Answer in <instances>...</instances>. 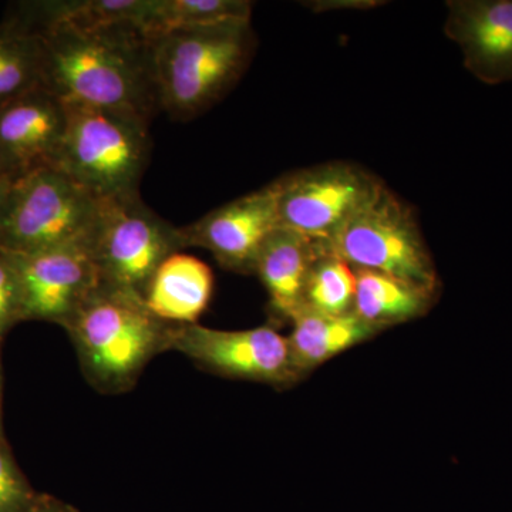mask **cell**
<instances>
[{
  "mask_svg": "<svg viewBox=\"0 0 512 512\" xmlns=\"http://www.w3.org/2000/svg\"><path fill=\"white\" fill-rule=\"evenodd\" d=\"M42 86L66 104L130 111L151 120L158 106L151 42L136 26L37 30Z\"/></svg>",
  "mask_w": 512,
  "mask_h": 512,
  "instance_id": "cell-1",
  "label": "cell"
},
{
  "mask_svg": "<svg viewBox=\"0 0 512 512\" xmlns=\"http://www.w3.org/2000/svg\"><path fill=\"white\" fill-rule=\"evenodd\" d=\"M173 323L157 318L137 293L100 282L64 325L90 386L121 394L148 363L171 350Z\"/></svg>",
  "mask_w": 512,
  "mask_h": 512,
  "instance_id": "cell-2",
  "label": "cell"
},
{
  "mask_svg": "<svg viewBox=\"0 0 512 512\" xmlns=\"http://www.w3.org/2000/svg\"><path fill=\"white\" fill-rule=\"evenodd\" d=\"M158 106L175 120L200 116L238 83L254 56L251 20L173 30L150 40Z\"/></svg>",
  "mask_w": 512,
  "mask_h": 512,
  "instance_id": "cell-3",
  "label": "cell"
},
{
  "mask_svg": "<svg viewBox=\"0 0 512 512\" xmlns=\"http://www.w3.org/2000/svg\"><path fill=\"white\" fill-rule=\"evenodd\" d=\"M55 167L99 200L137 197L150 157V120L130 111L67 104Z\"/></svg>",
  "mask_w": 512,
  "mask_h": 512,
  "instance_id": "cell-4",
  "label": "cell"
},
{
  "mask_svg": "<svg viewBox=\"0 0 512 512\" xmlns=\"http://www.w3.org/2000/svg\"><path fill=\"white\" fill-rule=\"evenodd\" d=\"M101 200L56 167L13 181L0 225V249L33 254L89 241Z\"/></svg>",
  "mask_w": 512,
  "mask_h": 512,
  "instance_id": "cell-5",
  "label": "cell"
},
{
  "mask_svg": "<svg viewBox=\"0 0 512 512\" xmlns=\"http://www.w3.org/2000/svg\"><path fill=\"white\" fill-rule=\"evenodd\" d=\"M329 245L355 269L382 272L440 293L439 274L414 211L384 184Z\"/></svg>",
  "mask_w": 512,
  "mask_h": 512,
  "instance_id": "cell-6",
  "label": "cell"
},
{
  "mask_svg": "<svg viewBox=\"0 0 512 512\" xmlns=\"http://www.w3.org/2000/svg\"><path fill=\"white\" fill-rule=\"evenodd\" d=\"M101 282L144 298L165 259L185 248L181 229L137 197L101 200L89 238Z\"/></svg>",
  "mask_w": 512,
  "mask_h": 512,
  "instance_id": "cell-7",
  "label": "cell"
},
{
  "mask_svg": "<svg viewBox=\"0 0 512 512\" xmlns=\"http://www.w3.org/2000/svg\"><path fill=\"white\" fill-rule=\"evenodd\" d=\"M279 227L330 242L383 183L352 163L303 168L276 180Z\"/></svg>",
  "mask_w": 512,
  "mask_h": 512,
  "instance_id": "cell-8",
  "label": "cell"
},
{
  "mask_svg": "<svg viewBox=\"0 0 512 512\" xmlns=\"http://www.w3.org/2000/svg\"><path fill=\"white\" fill-rule=\"evenodd\" d=\"M171 350L183 353L202 369L231 379L288 387L301 382L293 369L288 338L275 326L220 330L175 325Z\"/></svg>",
  "mask_w": 512,
  "mask_h": 512,
  "instance_id": "cell-9",
  "label": "cell"
},
{
  "mask_svg": "<svg viewBox=\"0 0 512 512\" xmlns=\"http://www.w3.org/2000/svg\"><path fill=\"white\" fill-rule=\"evenodd\" d=\"M5 254L18 276L23 322L43 320L64 328L101 282L89 241L33 254Z\"/></svg>",
  "mask_w": 512,
  "mask_h": 512,
  "instance_id": "cell-10",
  "label": "cell"
},
{
  "mask_svg": "<svg viewBox=\"0 0 512 512\" xmlns=\"http://www.w3.org/2000/svg\"><path fill=\"white\" fill-rule=\"evenodd\" d=\"M276 228L278 184L274 181L180 229L185 248L207 249L222 268L254 274L259 252Z\"/></svg>",
  "mask_w": 512,
  "mask_h": 512,
  "instance_id": "cell-11",
  "label": "cell"
},
{
  "mask_svg": "<svg viewBox=\"0 0 512 512\" xmlns=\"http://www.w3.org/2000/svg\"><path fill=\"white\" fill-rule=\"evenodd\" d=\"M69 107L43 86L0 106V177L18 180L55 167Z\"/></svg>",
  "mask_w": 512,
  "mask_h": 512,
  "instance_id": "cell-12",
  "label": "cell"
},
{
  "mask_svg": "<svg viewBox=\"0 0 512 512\" xmlns=\"http://www.w3.org/2000/svg\"><path fill=\"white\" fill-rule=\"evenodd\" d=\"M444 33L480 82H512V0H451Z\"/></svg>",
  "mask_w": 512,
  "mask_h": 512,
  "instance_id": "cell-13",
  "label": "cell"
},
{
  "mask_svg": "<svg viewBox=\"0 0 512 512\" xmlns=\"http://www.w3.org/2000/svg\"><path fill=\"white\" fill-rule=\"evenodd\" d=\"M322 242L276 228L256 259L254 274L268 293L272 323L289 322L303 308L306 281Z\"/></svg>",
  "mask_w": 512,
  "mask_h": 512,
  "instance_id": "cell-14",
  "label": "cell"
},
{
  "mask_svg": "<svg viewBox=\"0 0 512 512\" xmlns=\"http://www.w3.org/2000/svg\"><path fill=\"white\" fill-rule=\"evenodd\" d=\"M214 275L195 256L171 255L151 279L144 302L157 318L173 325H194L210 305Z\"/></svg>",
  "mask_w": 512,
  "mask_h": 512,
  "instance_id": "cell-15",
  "label": "cell"
},
{
  "mask_svg": "<svg viewBox=\"0 0 512 512\" xmlns=\"http://www.w3.org/2000/svg\"><path fill=\"white\" fill-rule=\"evenodd\" d=\"M291 323L292 332L286 338L293 369L302 379L316 367L380 333L379 329L360 319L355 312L349 315H325L302 309Z\"/></svg>",
  "mask_w": 512,
  "mask_h": 512,
  "instance_id": "cell-16",
  "label": "cell"
},
{
  "mask_svg": "<svg viewBox=\"0 0 512 512\" xmlns=\"http://www.w3.org/2000/svg\"><path fill=\"white\" fill-rule=\"evenodd\" d=\"M355 272L353 312L380 332L421 318L436 302V295L402 279L369 269H355Z\"/></svg>",
  "mask_w": 512,
  "mask_h": 512,
  "instance_id": "cell-17",
  "label": "cell"
},
{
  "mask_svg": "<svg viewBox=\"0 0 512 512\" xmlns=\"http://www.w3.org/2000/svg\"><path fill=\"white\" fill-rule=\"evenodd\" d=\"M39 86H42L39 33L6 15L0 22V106Z\"/></svg>",
  "mask_w": 512,
  "mask_h": 512,
  "instance_id": "cell-18",
  "label": "cell"
},
{
  "mask_svg": "<svg viewBox=\"0 0 512 512\" xmlns=\"http://www.w3.org/2000/svg\"><path fill=\"white\" fill-rule=\"evenodd\" d=\"M355 296V268L322 242L306 281L302 309L325 315H349L355 308Z\"/></svg>",
  "mask_w": 512,
  "mask_h": 512,
  "instance_id": "cell-19",
  "label": "cell"
},
{
  "mask_svg": "<svg viewBox=\"0 0 512 512\" xmlns=\"http://www.w3.org/2000/svg\"><path fill=\"white\" fill-rule=\"evenodd\" d=\"M252 9L254 3L248 0H157L146 36L153 40L177 29L251 20Z\"/></svg>",
  "mask_w": 512,
  "mask_h": 512,
  "instance_id": "cell-20",
  "label": "cell"
},
{
  "mask_svg": "<svg viewBox=\"0 0 512 512\" xmlns=\"http://www.w3.org/2000/svg\"><path fill=\"white\" fill-rule=\"evenodd\" d=\"M37 495L22 473L5 436H0V512H26Z\"/></svg>",
  "mask_w": 512,
  "mask_h": 512,
  "instance_id": "cell-21",
  "label": "cell"
},
{
  "mask_svg": "<svg viewBox=\"0 0 512 512\" xmlns=\"http://www.w3.org/2000/svg\"><path fill=\"white\" fill-rule=\"evenodd\" d=\"M20 322L23 311L18 276L8 255L0 251V342Z\"/></svg>",
  "mask_w": 512,
  "mask_h": 512,
  "instance_id": "cell-22",
  "label": "cell"
},
{
  "mask_svg": "<svg viewBox=\"0 0 512 512\" xmlns=\"http://www.w3.org/2000/svg\"><path fill=\"white\" fill-rule=\"evenodd\" d=\"M309 9L319 12H330V10H346V9H370L377 8L380 2L377 0H318V2L306 3Z\"/></svg>",
  "mask_w": 512,
  "mask_h": 512,
  "instance_id": "cell-23",
  "label": "cell"
},
{
  "mask_svg": "<svg viewBox=\"0 0 512 512\" xmlns=\"http://www.w3.org/2000/svg\"><path fill=\"white\" fill-rule=\"evenodd\" d=\"M26 512H76L72 508L66 507L55 498L37 497L36 503Z\"/></svg>",
  "mask_w": 512,
  "mask_h": 512,
  "instance_id": "cell-24",
  "label": "cell"
},
{
  "mask_svg": "<svg viewBox=\"0 0 512 512\" xmlns=\"http://www.w3.org/2000/svg\"><path fill=\"white\" fill-rule=\"evenodd\" d=\"M12 185L13 180H10V178L0 177V225H2L3 217H5Z\"/></svg>",
  "mask_w": 512,
  "mask_h": 512,
  "instance_id": "cell-25",
  "label": "cell"
},
{
  "mask_svg": "<svg viewBox=\"0 0 512 512\" xmlns=\"http://www.w3.org/2000/svg\"><path fill=\"white\" fill-rule=\"evenodd\" d=\"M0 436L3 434V421H2V367H0Z\"/></svg>",
  "mask_w": 512,
  "mask_h": 512,
  "instance_id": "cell-26",
  "label": "cell"
}]
</instances>
